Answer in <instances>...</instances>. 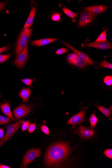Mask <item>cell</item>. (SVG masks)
<instances>
[{
    "mask_svg": "<svg viewBox=\"0 0 112 168\" xmlns=\"http://www.w3.org/2000/svg\"><path fill=\"white\" fill-rule=\"evenodd\" d=\"M21 81L26 85L30 86H31L33 82V80L29 79H25L21 80Z\"/></svg>",
    "mask_w": 112,
    "mask_h": 168,
    "instance_id": "cell-29",
    "label": "cell"
},
{
    "mask_svg": "<svg viewBox=\"0 0 112 168\" xmlns=\"http://www.w3.org/2000/svg\"><path fill=\"white\" fill-rule=\"evenodd\" d=\"M10 167H9L8 166H5V165H0V168H10Z\"/></svg>",
    "mask_w": 112,
    "mask_h": 168,
    "instance_id": "cell-36",
    "label": "cell"
},
{
    "mask_svg": "<svg viewBox=\"0 0 112 168\" xmlns=\"http://www.w3.org/2000/svg\"><path fill=\"white\" fill-rule=\"evenodd\" d=\"M104 83L108 86H110L112 84V78L111 76H107L105 78Z\"/></svg>",
    "mask_w": 112,
    "mask_h": 168,
    "instance_id": "cell-24",
    "label": "cell"
},
{
    "mask_svg": "<svg viewBox=\"0 0 112 168\" xmlns=\"http://www.w3.org/2000/svg\"><path fill=\"white\" fill-rule=\"evenodd\" d=\"M89 120L90 122L91 127L93 128H94L98 121V120L94 114H92Z\"/></svg>",
    "mask_w": 112,
    "mask_h": 168,
    "instance_id": "cell-20",
    "label": "cell"
},
{
    "mask_svg": "<svg viewBox=\"0 0 112 168\" xmlns=\"http://www.w3.org/2000/svg\"><path fill=\"white\" fill-rule=\"evenodd\" d=\"M29 124L30 122L29 121L24 122L23 124L22 130V131H25L29 127Z\"/></svg>",
    "mask_w": 112,
    "mask_h": 168,
    "instance_id": "cell-32",
    "label": "cell"
},
{
    "mask_svg": "<svg viewBox=\"0 0 112 168\" xmlns=\"http://www.w3.org/2000/svg\"><path fill=\"white\" fill-rule=\"evenodd\" d=\"M107 30H105L101 33L99 35L98 37L95 42H104L107 41Z\"/></svg>",
    "mask_w": 112,
    "mask_h": 168,
    "instance_id": "cell-21",
    "label": "cell"
},
{
    "mask_svg": "<svg viewBox=\"0 0 112 168\" xmlns=\"http://www.w3.org/2000/svg\"><path fill=\"white\" fill-rule=\"evenodd\" d=\"M67 60L69 64L76 66L79 68H85L87 66L82 60L75 53L69 54L67 57Z\"/></svg>",
    "mask_w": 112,
    "mask_h": 168,
    "instance_id": "cell-8",
    "label": "cell"
},
{
    "mask_svg": "<svg viewBox=\"0 0 112 168\" xmlns=\"http://www.w3.org/2000/svg\"><path fill=\"white\" fill-rule=\"evenodd\" d=\"M10 54L5 55H0V63L4 62L10 58Z\"/></svg>",
    "mask_w": 112,
    "mask_h": 168,
    "instance_id": "cell-25",
    "label": "cell"
},
{
    "mask_svg": "<svg viewBox=\"0 0 112 168\" xmlns=\"http://www.w3.org/2000/svg\"><path fill=\"white\" fill-rule=\"evenodd\" d=\"M41 154V149H32L30 150L24 156L23 161V166L26 167L36 158L40 157Z\"/></svg>",
    "mask_w": 112,
    "mask_h": 168,
    "instance_id": "cell-4",
    "label": "cell"
},
{
    "mask_svg": "<svg viewBox=\"0 0 112 168\" xmlns=\"http://www.w3.org/2000/svg\"><path fill=\"white\" fill-rule=\"evenodd\" d=\"M75 133L82 138L86 139L91 137L94 134L95 132L89 128L81 126L75 131Z\"/></svg>",
    "mask_w": 112,
    "mask_h": 168,
    "instance_id": "cell-10",
    "label": "cell"
},
{
    "mask_svg": "<svg viewBox=\"0 0 112 168\" xmlns=\"http://www.w3.org/2000/svg\"><path fill=\"white\" fill-rule=\"evenodd\" d=\"M68 52V50L67 49H66V48H60V49H59L56 51V53L57 55H62L63 54H64L65 53L67 52Z\"/></svg>",
    "mask_w": 112,
    "mask_h": 168,
    "instance_id": "cell-26",
    "label": "cell"
},
{
    "mask_svg": "<svg viewBox=\"0 0 112 168\" xmlns=\"http://www.w3.org/2000/svg\"><path fill=\"white\" fill-rule=\"evenodd\" d=\"M97 107L98 109L104 115L106 116L107 117H110L111 115L112 112L111 109H108V108H104L98 106H95Z\"/></svg>",
    "mask_w": 112,
    "mask_h": 168,
    "instance_id": "cell-19",
    "label": "cell"
},
{
    "mask_svg": "<svg viewBox=\"0 0 112 168\" xmlns=\"http://www.w3.org/2000/svg\"><path fill=\"white\" fill-rule=\"evenodd\" d=\"M11 121V118L0 115V124L1 125H4L10 122Z\"/></svg>",
    "mask_w": 112,
    "mask_h": 168,
    "instance_id": "cell-23",
    "label": "cell"
},
{
    "mask_svg": "<svg viewBox=\"0 0 112 168\" xmlns=\"http://www.w3.org/2000/svg\"><path fill=\"white\" fill-rule=\"evenodd\" d=\"M5 4V2H0V12L4 9Z\"/></svg>",
    "mask_w": 112,
    "mask_h": 168,
    "instance_id": "cell-35",
    "label": "cell"
},
{
    "mask_svg": "<svg viewBox=\"0 0 112 168\" xmlns=\"http://www.w3.org/2000/svg\"><path fill=\"white\" fill-rule=\"evenodd\" d=\"M41 129L42 132L45 134L47 135H49L50 131L49 129H48L46 125H42L41 127Z\"/></svg>",
    "mask_w": 112,
    "mask_h": 168,
    "instance_id": "cell-28",
    "label": "cell"
},
{
    "mask_svg": "<svg viewBox=\"0 0 112 168\" xmlns=\"http://www.w3.org/2000/svg\"><path fill=\"white\" fill-rule=\"evenodd\" d=\"M99 65L102 68H107L110 69H112V64L107 62L106 61L105 59H104L100 63H99Z\"/></svg>",
    "mask_w": 112,
    "mask_h": 168,
    "instance_id": "cell-22",
    "label": "cell"
},
{
    "mask_svg": "<svg viewBox=\"0 0 112 168\" xmlns=\"http://www.w3.org/2000/svg\"><path fill=\"white\" fill-rule=\"evenodd\" d=\"M0 106H1L2 112L5 114V115L8 116V117L14 121L13 116H12L9 105L7 103H5L4 104L1 105Z\"/></svg>",
    "mask_w": 112,
    "mask_h": 168,
    "instance_id": "cell-16",
    "label": "cell"
},
{
    "mask_svg": "<svg viewBox=\"0 0 112 168\" xmlns=\"http://www.w3.org/2000/svg\"><path fill=\"white\" fill-rule=\"evenodd\" d=\"M62 10L66 15L72 18V21L74 23L76 21V19H75V17L78 16V15L76 14L65 7L62 8Z\"/></svg>",
    "mask_w": 112,
    "mask_h": 168,
    "instance_id": "cell-18",
    "label": "cell"
},
{
    "mask_svg": "<svg viewBox=\"0 0 112 168\" xmlns=\"http://www.w3.org/2000/svg\"><path fill=\"white\" fill-rule=\"evenodd\" d=\"M32 110L31 106L22 105L15 109L13 112L14 118L17 120L28 114Z\"/></svg>",
    "mask_w": 112,
    "mask_h": 168,
    "instance_id": "cell-6",
    "label": "cell"
},
{
    "mask_svg": "<svg viewBox=\"0 0 112 168\" xmlns=\"http://www.w3.org/2000/svg\"><path fill=\"white\" fill-rule=\"evenodd\" d=\"M104 154L109 158H112V149H108L104 151Z\"/></svg>",
    "mask_w": 112,
    "mask_h": 168,
    "instance_id": "cell-27",
    "label": "cell"
},
{
    "mask_svg": "<svg viewBox=\"0 0 112 168\" xmlns=\"http://www.w3.org/2000/svg\"><path fill=\"white\" fill-rule=\"evenodd\" d=\"M8 49V46L0 48V53L5 52Z\"/></svg>",
    "mask_w": 112,
    "mask_h": 168,
    "instance_id": "cell-34",
    "label": "cell"
},
{
    "mask_svg": "<svg viewBox=\"0 0 112 168\" xmlns=\"http://www.w3.org/2000/svg\"><path fill=\"white\" fill-rule=\"evenodd\" d=\"M71 149L67 143L59 142L53 144L47 149L45 157V163L48 166L59 164L67 158Z\"/></svg>",
    "mask_w": 112,
    "mask_h": 168,
    "instance_id": "cell-1",
    "label": "cell"
},
{
    "mask_svg": "<svg viewBox=\"0 0 112 168\" xmlns=\"http://www.w3.org/2000/svg\"><path fill=\"white\" fill-rule=\"evenodd\" d=\"M62 43L66 46L74 51L75 53L81 59H82L87 65H93L94 64V62L86 54L77 50L75 49L73 46H71L70 44L65 43V41H62Z\"/></svg>",
    "mask_w": 112,
    "mask_h": 168,
    "instance_id": "cell-7",
    "label": "cell"
},
{
    "mask_svg": "<svg viewBox=\"0 0 112 168\" xmlns=\"http://www.w3.org/2000/svg\"><path fill=\"white\" fill-rule=\"evenodd\" d=\"M108 7L103 5H96L85 8L84 10L95 14H100L107 11Z\"/></svg>",
    "mask_w": 112,
    "mask_h": 168,
    "instance_id": "cell-12",
    "label": "cell"
},
{
    "mask_svg": "<svg viewBox=\"0 0 112 168\" xmlns=\"http://www.w3.org/2000/svg\"><path fill=\"white\" fill-rule=\"evenodd\" d=\"M4 130L0 128V139H2L4 138Z\"/></svg>",
    "mask_w": 112,
    "mask_h": 168,
    "instance_id": "cell-33",
    "label": "cell"
},
{
    "mask_svg": "<svg viewBox=\"0 0 112 168\" xmlns=\"http://www.w3.org/2000/svg\"><path fill=\"white\" fill-rule=\"evenodd\" d=\"M33 29H24L21 33L18 41L16 47V53L18 55L27 46L32 32Z\"/></svg>",
    "mask_w": 112,
    "mask_h": 168,
    "instance_id": "cell-2",
    "label": "cell"
},
{
    "mask_svg": "<svg viewBox=\"0 0 112 168\" xmlns=\"http://www.w3.org/2000/svg\"><path fill=\"white\" fill-rule=\"evenodd\" d=\"M24 122L21 120L15 123L9 125L7 127V131L5 135L3 138L0 141V147L4 144L10 138L23 124Z\"/></svg>",
    "mask_w": 112,
    "mask_h": 168,
    "instance_id": "cell-3",
    "label": "cell"
},
{
    "mask_svg": "<svg viewBox=\"0 0 112 168\" xmlns=\"http://www.w3.org/2000/svg\"><path fill=\"white\" fill-rule=\"evenodd\" d=\"M86 47H92L102 49H111V44L107 41L104 42H93L85 44Z\"/></svg>",
    "mask_w": 112,
    "mask_h": 168,
    "instance_id": "cell-13",
    "label": "cell"
},
{
    "mask_svg": "<svg viewBox=\"0 0 112 168\" xmlns=\"http://www.w3.org/2000/svg\"><path fill=\"white\" fill-rule=\"evenodd\" d=\"M85 115L86 111L83 110L72 116L68 121L67 124L73 125L82 122L85 120Z\"/></svg>",
    "mask_w": 112,
    "mask_h": 168,
    "instance_id": "cell-11",
    "label": "cell"
},
{
    "mask_svg": "<svg viewBox=\"0 0 112 168\" xmlns=\"http://www.w3.org/2000/svg\"><path fill=\"white\" fill-rule=\"evenodd\" d=\"M28 45L19 55L14 62V64L19 68H23L26 65L28 60Z\"/></svg>",
    "mask_w": 112,
    "mask_h": 168,
    "instance_id": "cell-5",
    "label": "cell"
},
{
    "mask_svg": "<svg viewBox=\"0 0 112 168\" xmlns=\"http://www.w3.org/2000/svg\"><path fill=\"white\" fill-rule=\"evenodd\" d=\"M36 127L35 124L33 123L30 124L28 129V131L29 133L33 132L35 130Z\"/></svg>",
    "mask_w": 112,
    "mask_h": 168,
    "instance_id": "cell-31",
    "label": "cell"
},
{
    "mask_svg": "<svg viewBox=\"0 0 112 168\" xmlns=\"http://www.w3.org/2000/svg\"><path fill=\"white\" fill-rule=\"evenodd\" d=\"M31 92L30 90L27 88L23 89L20 92L19 95L22 98L24 103L28 102V98L31 94Z\"/></svg>",
    "mask_w": 112,
    "mask_h": 168,
    "instance_id": "cell-17",
    "label": "cell"
},
{
    "mask_svg": "<svg viewBox=\"0 0 112 168\" xmlns=\"http://www.w3.org/2000/svg\"><path fill=\"white\" fill-rule=\"evenodd\" d=\"M36 10L37 8L36 7H34L32 8L28 18L24 27L23 29L29 28L33 24Z\"/></svg>",
    "mask_w": 112,
    "mask_h": 168,
    "instance_id": "cell-14",
    "label": "cell"
},
{
    "mask_svg": "<svg viewBox=\"0 0 112 168\" xmlns=\"http://www.w3.org/2000/svg\"><path fill=\"white\" fill-rule=\"evenodd\" d=\"M96 17V15L89 12H83L80 14L78 25L81 27L85 26L92 22Z\"/></svg>",
    "mask_w": 112,
    "mask_h": 168,
    "instance_id": "cell-9",
    "label": "cell"
},
{
    "mask_svg": "<svg viewBox=\"0 0 112 168\" xmlns=\"http://www.w3.org/2000/svg\"><path fill=\"white\" fill-rule=\"evenodd\" d=\"M57 40V38H48L42 39V40L33 41L32 44L38 46H44L52 43Z\"/></svg>",
    "mask_w": 112,
    "mask_h": 168,
    "instance_id": "cell-15",
    "label": "cell"
},
{
    "mask_svg": "<svg viewBox=\"0 0 112 168\" xmlns=\"http://www.w3.org/2000/svg\"><path fill=\"white\" fill-rule=\"evenodd\" d=\"M51 19L53 21H57L60 19V15L59 14H54L51 17Z\"/></svg>",
    "mask_w": 112,
    "mask_h": 168,
    "instance_id": "cell-30",
    "label": "cell"
}]
</instances>
